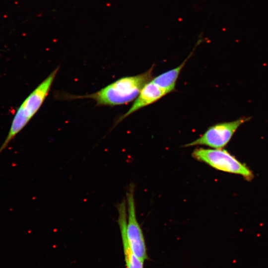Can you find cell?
<instances>
[{"instance_id": "1", "label": "cell", "mask_w": 268, "mask_h": 268, "mask_svg": "<svg viewBox=\"0 0 268 268\" xmlns=\"http://www.w3.org/2000/svg\"><path fill=\"white\" fill-rule=\"evenodd\" d=\"M153 69L152 67L142 73L121 78L93 93L68 95L67 99H91L96 102L98 106L128 104L134 100L143 86L152 80Z\"/></svg>"}, {"instance_id": "2", "label": "cell", "mask_w": 268, "mask_h": 268, "mask_svg": "<svg viewBox=\"0 0 268 268\" xmlns=\"http://www.w3.org/2000/svg\"><path fill=\"white\" fill-rule=\"evenodd\" d=\"M59 69L58 67L53 71L20 105L15 114L7 137L0 147V153L39 110L49 94Z\"/></svg>"}, {"instance_id": "3", "label": "cell", "mask_w": 268, "mask_h": 268, "mask_svg": "<svg viewBox=\"0 0 268 268\" xmlns=\"http://www.w3.org/2000/svg\"><path fill=\"white\" fill-rule=\"evenodd\" d=\"M192 156L218 170L240 175L248 180L253 177L251 170L225 149L196 148Z\"/></svg>"}, {"instance_id": "4", "label": "cell", "mask_w": 268, "mask_h": 268, "mask_svg": "<svg viewBox=\"0 0 268 268\" xmlns=\"http://www.w3.org/2000/svg\"><path fill=\"white\" fill-rule=\"evenodd\" d=\"M250 119L243 117L233 121L216 124L209 127L200 137L184 146L205 145L213 148H223L239 127Z\"/></svg>"}, {"instance_id": "5", "label": "cell", "mask_w": 268, "mask_h": 268, "mask_svg": "<svg viewBox=\"0 0 268 268\" xmlns=\"http://www.w3.org/2000/svg\"><path fill=\"white\" fill-rule=\"evenodd\" d=\"M134 186L131 184L126 195L128 212L127 237L130 247L136 257L144 262L148 259L143 234L136 216Z\"/></svg>"}, {"instance_id": "6", "label": "cell", "mask_w": 268, "mask_h": 268, "mask_svg": "<svg viewBox=\"0 0 268 268\" xmlns=\"http://www.w3.org/2000/svg\"><path fill=\"white\" fill-rule=\"evenodd\" d=\"M118 222L122 236L126 266L127 268H143V263L132 252L127 237L128 212L126 200H123L117 206Z\"/></svg>"}, {"instance_id": "7", "label": "cell", "mask_w": 268, "mask_h": 268, "mask_svg": "<svg viewBox=\"0 0 268 268\" xmlns=\"http://www.w3.org/2000/svg\"><path fill=\"white\" fill-rule=\"evenodd\" d=\"M167 94L164 89L150 81L143 86L130 109L121 116L117 123L141 108L155 102Z\"/></svg>"}, {"instance_id": "8", "label": "cell", "mask_w": 268, "mask_h": 268, "mask_svg": "<svg viewBox=\"0 0 268 268\" xmlns=\"http://www.w3.org/2000/svg\"><path fill=\"white\" fill-rule=\"evenodd\" d=\"M188 59H186L177 67L158 75L152 78L151 81L164 89L167 94L173 91L180 73L186 64Z\"/></svg>"}]
</instances>
